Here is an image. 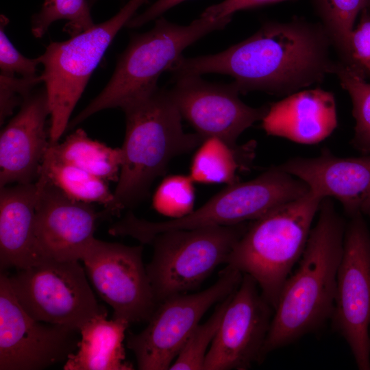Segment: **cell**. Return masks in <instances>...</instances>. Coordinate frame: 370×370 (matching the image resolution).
<instances>
[{"instance_id":"obj_16","label":"cell","mask_w":370,"mask_h":370,"mask_svg":"<svg viewBox=\"0 0 370 370\" xmlns=\"http://www.w3.org/2000/svg\"><path fill=\"white\" fill-rule=\"evenodd\" d=\"M35 183V234L42 258L81 260L106 212L69 197L42 175Z\"/></svg>"},{"instance_id":"obj_24","label":"cell","mask_w":370,"mask_h":370,"mask_svg":"<svg viewBox=\"0 0 370 370\" xmlns=\"http://www.w3.org/2000/svg\"><path fill=\"white\" fill-rule=\"evenodd\" d=\"M249 151L251 147H233L217 137L205 138L192 158L188 175L197 183L234 184L241 158Z\"/></svg>"},{"instance_id":"obj_15","label":"cell","mask_w":370,"mask_h":370,"mask_svg":"<svg viewBox=\"0 0 370 370\" xmlns=\"http://www.w3.org/2000/svg\"><path fill=\"white\" fill-rule=\"evenodd\" d=\"M175 79L170 90L171 96L182 118L204 140L217 137L231 146H237L241 134L254 123L262 121L269 110V105L254 108L242 101L234 82L228 84L210 83L200 75Z\"/></svg>"},{"instance_id":"obj_5","label":"cell","mask_w":370,"mask_h":370,"mask_svg":"<svg viewBox=\"0 0 370 370\" xmlns=\"http://www.w3.org/2000/svg\"><path fill=\"white\" fill-rule=\"evenodd\" d=\"M323 199L309 190L252 221L227 258V265L255 280L273 310L303 254Z\"/></svg>"},{"instance_id":"obj_27","label":"cell","mask_w":370,"mask_h":370,"mask_svg":"<svg viewBox=\"0 0 370 370\" xmlns=\"http://www.w3.org/2000/svg\"><path fill=\"white\" fill-rule=\"evenodd\" d=\"M88 0H44L40 10L32 17L31 30L41 38L54 22L64 20V31L71 36L95 25Z\"/></svg>"},{"instance_id":"obj_28","label":"cell","mask_w":370,"mask_h":370,"mask_svg":"<svg viewBox=\"0 0 370 370\" xmlns=\"http://www.w3.org/2000/svg\"><path fill=\"white\" fill-rule=\"evenodd\" d=\"M232 294L221 301L206 322L197 326L171 365L170 370H204L207 352L218 332Z\"/></svg>"},{"instance_id":"obj_4","label":"cell","mask_w":370,"mask_h":370,"mask_svg":"<svg viewBox=\"0 0 370 370\" xmlns=\"http://www.w3.org/2000/svg\"><path fill=\"white\" fill-rule=\"evenodd\" d=\"M232 16H200L189 25H180L162 16L150 30L133 35L119 56L109 82L69 123L71 130L94 114L121 108L130 101L157 88L160 75L168 71L188 46L212 32L224 29Z\"/></svg>"},{"instance_id":"obj_18","label":"cell","mask_w":370,"mask_h":370,"mask_svg":"<svg viewBox=\"0 0 370 370\" xmlns=\"http://www.w3.org/2000/svg\"><path fill=\"white\" fill-rule=\"evenodd\" d=\"M279 166L322 199L338 200L350 217L370 204V153L344 158L325 148L318 156L291 158Z\"/></svg>"},{"instance_id":"obj_34","label":"cell","mask_w":370,"mask_h":370,"mask_svg":"<svg viewBox=\"0 0 370 370\" xmlns=\"http://www.w3.org/2000/svg\"><path fill=\"white\" fill-rule=\"evenodd\" d=\"M186 0H157L140 14H136L128 22V28L140 27L162 16L167 10Z\"/></svg>"},{"instance_id":"obj_31","label":"cell","mask_w":370,"mask_h":370,"mask_svg":"<svg viewBox=\"0 0 370 370\" xmlns=\"http://www.w3.org/2000/svg\"><path fill=\"white\" fill-rule=\"evenodd\" d=\"M8 19L1 15L0 25V69L1 74L20 75L22 77L37 75L38 66L41 64L40 57L28 58L22 55L8 38L5 27Z\"/></svg>"},{"instance_id":"obj_20","label":"cell","mask_w":370,"mask_h":370,"mask_svg":"<svg viewBox=\"0 0 370 370\" xmlns=\"http://www.w3.org/2000/svg\"><path fill=\"white\" fill-rule=\"evenodd\" d=\"M36 183L0 188V268L17 270L43 260L35 234Z\"/></svg>"},{"instance_id":"obj_8","label":"cell","mask_w":370,"mask_h":370,"mask_svg":"<svg viewBox=\"0 0 370 370\" xmlns=\"http://www.w3.org/2000/svg\"><path fill=\"white\" fill-rule=\"evenodd\" d=\"M245 223L160 233L150 242L151 260L146 265L157 304L197 288L221 264H226Z\"/></svg>"},{"instance_id":"obj_10","label":"cell","mask_w":370,"mask_h":370,"mask_svg":"<svg viewBox=\"0 0 370 370\" xmlns=\"http://www.w3.org/2000/svg\"><path fill=\"white\" fill-rule=\"evenodd\" d=\"M8 280L22 308L38 321L79 332L105 309L98 304L79 260L45 258L17 270Z\"/></svg>"},{"instance_id":"obj_33","label":"cell","mask_w":370,"mask_h":370,"mask_svg":"<svg viewBox=\"0 0 370 370\" xmlns=\"http://www.w3.org/2000/svg\"><path fill=\"white\" fill-rule=\"evenodd\" d=\"M293 0H223L207 8L201 16L222 18L232 16L237 11Z\"/></svg>"},{"instance_id":"obj_13","label":"cell","mask_w":370,"mask_h":370,"mask_svg":"<svg viewBox=\"0 0 370 370\" xmlns=\"http://www.w3.org/2000/svg\"><path fill=\"white\" fill-rule=\"evenodd\" d=\"M77 330L38 321L18 303L8 275H0V370H40L66 360Z\"/></svg>"},{"instance_id":"obj_36","label":"cell","mask_w":370,"mask_h":370,"mask_svg":"<svg viewBox=\"0 0 370 370\" xmlns=\"http://www.w3.org/2000/svg\"><path fill=\"white\" fill-rule=\"evenodd\" d=\"M88 3L90 6H92L94 4H95L99 0H88Z\"/></svg>"},{"instance_id":"obj_12","label":"cell","mask_w":370,"mask_h":370,"mask_svg":"<svg viewBox=\"0 0 370 370\" xmlns=\"http://www.w3.org/2000/svg\"><path fill=\"white\" fill-rule=\"evenodd\" d=\"M142 245L96 239L82 260L100 297L113 309L112 318L130 324L148 321L158 304L143 261Z\"/></svg>"},{"instance_id":"obj_32","label":"cell","mask_w":370,"mask_h":370,"mask_svg":"<svg viewBox=\"0 0 370 370\" xmlns=\"http://www.w3.org/2000/svg\"><path fill=\"white\" fill-rule=\"evenodd\" d=\"M360 14L350 35L348 57L343 63L365 77L370 75V12L365 9Z\"/></svg>"},{"instance_id":"obj_22","label":"cell","mask_w":370,"mask_h":370,"mask_svg":"<svg viewBox=\"0 0 370 370\" xmlns=\"http://www.w3.org/2000/svg\"><path fill=\"white\" fill-rule=\"evenodd\" d=\"M53 159L79 168L106 181H118L123 162L121 148H112L92 140L82 129L62 143L49 146Z\"/></svg>"},{"instance_id":"obj_26","label":"cell","mask_w":370,"mask_h":370,"mask_svg":"<svg viewBox=\"0 0 370 370\" xmlns=\"http://www.w3.org/2000/svg\"><path fill=\"white\" fill-rule=\"evenodd\" d=\"M334 74L352 100L355 120L353 146L365 154L370 153V83L348 65L336 62Z\"/></svg>"},{"instance_id":"obj_35","label":"cell","mask_w":370,"mask_h":370,"mask_svg":"<svg viewBox=\"0 0 370 370\" xmlns=\"http://www.w3.org/2000/svg\"><path fill=\"white\" fill-rule=\"evenodd\" d=\"M364 214H367L370 217V204H369V206L366 208Z\"/></svg>"},{"instance_id":"obj_6","label":"cell","mask_w":370,"mask_h":370,"mask_svg":"<svg viewBox=\"0 0 370 370\" xmlns=\"http://www.w3.org/2000/svg\"><path fill=\"white\" fill-rule=\"evenodd\" d=\"M308 191L304 182L278 165L251 180L229 184L184 217L152 222L138 219L129 212L112 225L108 232L114 236H128L143 244H149L156 235L167 231L252 221Z\"/></svg>"},{"instance_id":"obj_21","label":"cell","mask_w":370,"mask_h":370,"mask_svg":"<svg viewBox=\"0 0 370 370\" xmlns=\"http://www.w3.org/2000/svg\"><path fill=\"white\" fill-rule=\"evenodd\" d=\"M106 309L79 328L77 350L65 361L64 370H132L126 361L123 341L130 323L124 319H107Z\"/></svg>"},{"instance_id":"obj_9","label":"cell","mask_w":370,"mask_h":370,"mask_svg":"<svg viewBox=\"0 0 370 370\" xmlns=\"http://www.w3.org/2000/svg\"><path fill=\"white\" fill-rule=\"evenodd\" d=\"M243 276L226 265L218 280L205 290L174 295L159 303L146 328L138 334L129 333L126 338L138 369H169L204 314L234 293Z\"/></svg>"},{"instance_id":"obj_14","label":"cell","mask_w":370,"mask_h":370,"mask_svg":"<svg viewBox=\"0 0 370 370\" xmlns=\"http://www.w3.org/2000/svg\"><path fill=\"white\" fill-rule=\"evenodd\" d=\"M272 309L255 280L243 274L207 352L204 370H245L260 360Z\"/></svg>"},{"instance_id":"obj_29","label":"cell","mask_w":370,"mask_h":370,"mask_svg":"<svg viewBox=\"0 0 370 370\" xmlns=\"http://www.w3.org/2000/svg\"><path fill=\"white\" fill-rule=\"evenodd\" d=\"M193 183L189 175H173L165 177L153 194V208L171 219L190 214L194 210L195 199Z\"/></svg>"},{"instance_id":"obj_11","label":"cell","mask_w":370,"mask_h":370,"mask_svg":"<svg viewBox=\"0 0 370 370\" xmlns=\"http://www.w3.org/2000/svg\"><path fill=\"white\" fill-rule=\"evenodd\" d=\"M331 319L358 369L370 370V232L362 213L346 225Z\"/></svg>"},{"instance_id":"obj_2","label":"cell","mask_w":370,"mask_h":370,"mask_svg":"<svg viewBox=\"0 0 370 370\" xmlns=\"http://www.w3.org/2000/svg\"><path fill=\"white\" fill-rule=\"evenodd\" d=\"M318 213L298 267L282 288L262 356L318 329L332 317L347 224L331 198L322 200Z\"/></svg>"},{"instance_id":"obj_23","label":"cell","mask_w":370,"mask_h":370,"mask_svg":"<svg viewBox=\"0 0 370 370\" xmlns=\"http://www.w3.org/2000/svg\"><path fill=\"white\" fill-rule=\"evenodd\" d=\"M38 175L45 177L75 200L87 204H102L106 214H110L114 196L107 181L75 166L58 161L47 152Z\"/></svg>"},{"instance_id":"obj_3","label":"cell","mask_w":370,"mask_h":370,"mask_svg":"<svg viewBox=\"0 0 370 370\" xmlns=\"http://www.w3.org/2000/svg\"><path fill=\"white\" fill-rule=\"evenodd\" d=\"M121 110L126 128L123 162L110 210L112 215L145 199L171 160L193 151L204 140L196 132L184 131L182 116L170 90L158 87Z\"/></svg>"},{"instance_id":"obj_1","label":"cell","mask_w":370,"mask_h":370,"mask_svg":"<svg viewBox=\"0 0 370 370\" xmlns=\"http://www.w3.org/2000/svg\"><path fill=\"white\" fill-rule=\"evenodd\" d=\"M331 39L321 23L295 17L267 22L252 36L210 55L182 56L169 69L174 78L219 73L232 76L240 93L287 96L334 74Z\"/></svg>"},{"instance_id":"obj_7","label":"cell","mask_w":370,"mask_h":370,"mask_svg":"<svg viewBox=\"0 0 370 370\" xmlns=\"http://www.w3.org/2000/svg\"><path fill=\"white\" fill-rule=\"evenodd\" d=\"M149 1L129 0L110 18L66 40L50 42L39 56L50 110L51 145L67 130L73 110L116 34Z\"/></svg>"},{"instance_id":"obj_25","label":"cell","mask_w":370,"mask_h":370,"mask_svg":"<svg viewBox=\"0 0 370 370\" xmlns=\"http://www.w3.org/2000/svg\"><path fill=\"white\" fill-rule=\"evenodd\" d=\"M317 14L341 60L349 53L350 35L358 16L370 6V0H314Z\"/></svg>"},{"instance_id":"obj_17","label":"cell","mask_w":370,"mask_h":370,"mask_svg":"<svg viewBox=\"0 0 370 370\" xmlns=\"http://www.w3.org/2000/svg\"><path fill=\"white\" fill-rule=\"evenodd\" d=\"M45 88L28 96L0 135V188L35 182L49 146Z\"/></svg>"},{"instance_id":"obj_30","label":"cell","mask_w":370,"mask_h":370,"mask_svg":"<svg viewBox=\"0 0 370 370\" xmlns=\"http://www.w3.org/2000/svg\"><path fill=\"white\" fill-rule=\"evenodd\" d=\"M43 83L41 74L32 77H17L15 75H0V124L4 123L14 108L21 106L32 93L35 86Z\"/></svg>"},{"instance_id":"obj_19","label":"cell","mask_w":370,"mask_h":370,"mask_svg":"<svg viewBox=\"0 0 370 370\" xmlns=\"http://www.w3.org/2000/svg\"><path fill=\"white\" fill-rule=\"evenodd\" d=\"M337 123L334 96L320 88L301 90L271 103L262 120L267 134L304 145L321 142Z\"/></svg>"}]
</instances>
